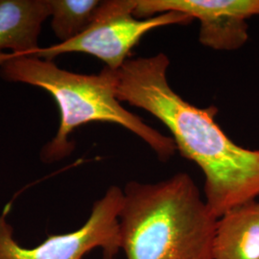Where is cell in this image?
Masks as SVG:
<instances>
[{
	"label": "cell",
	"instance_id": "1",
	"mask_svg": "<svg viewBox=\"0 0 259 259\" xmlns=\"http://www.w3.org/2000/svg\"><path fill=\"white\" fill-rule=\"evenodd\" d=\"M170 65L162 52L130 58L116 70L120 102L147 111L172 135L177 150L204 176V201L217 219L259 197V150L241 147L215 120V106L198 108L185 101L167 79Z\"/></svg>",
	"mask_w": 259,
	"mask_h": 259
},
{
	"label": "cell",
	"instance_id": "2",
	"mask_svg": "<svg viewBox=\"0 0 259 259\" xmlns=\"http://www.w3.org/2000/svg\"><path fill=\"white\" fill-rule=\"evenodd\" d=\"M0 77L9 83L33 85L49 93L60 112L55 137L40 150V159L53 163L69 157L76 147L70 139L75 130L92 122L119 125L142 139L159 159L176 153L171 137L152 128L126 110L116 96V70L104 67L97 74L76 73L59 67L54 61L32 56L0 53Z\"/></svg>",
	"mask_w": 259,
	"mask_h": 259
},
{
	"label": "cell",
	"instance_id": "3",
	"mask_svg": "<svg viewBox=\"0 0 259 259\" xmlns=\"http://www.w3.org/2000/svg\"><path fill=\"white\" fill-rule=\"evenodd\" d=\"M217 220L187 173L132 181L123 189L121 249L127 259H212Z\"/></svg>",
	"mask_w": 259,
	"mask_h": 259
},
{
	"label": "cell",
	"instance_id": "4",
	"mask_svg": "<svg viewBox=\"0 0 259 259\" xmlns=\"http://www.w3.org/2000/svg\"><path fill=\"white\" fill-rule=\"evenodd\" d=\"M137 0L101 1L91 24L74 38L39 47L26 56L54 61L58 56L83 53L102 61L111 70H118L129 60L131 51L150 31L169 25H187L191 17L168 12L147 19L135 16Z\"/></svg>",
	"mask_w": 259,
	"mask_h": 259
},
{
	"label": "cell",
	"instance_id": "5",
	"mask_svg": "<svg viewBox=\"0 0 259 259\" xmlns=\"http://www.w3.org/2000/svg\"><path fill=\"white\" fill-rule=\"evenodd\" d=\"M123 189L112 185L93 205L83 226L72 232L51 234L35 248L21 247L14 238L7 221L8 207L0 215V259H83L94 249H101L103 258L114 259L121 249L119 214Z\"/></svg>",
	"mask_w": 259,
	"mask_h": 259
},
{
	"label": "cell",
	"instance_id": "6",
	"mask_svg": "<svg viewBox=\"0 0 259 259\" xmlns=\"http://www.w3.org/2000/svg\"><path fill=\"white\" fill-rule=\"evenodd\" d=\"M168 12L198 19L204 47L234 51L249 39L248 19L259 16V0H137L135 16L147 19Z\"/></svg>",
	"mask_w": 259,
	"mask_h": 259
},
{
	"label": "cell",
	"instance_id": "7",
	"mask_svg": "<svg viewBox=\"0 0 259 259\" xmlns=\"http://www.w3.org/2000/svg\"><path fill=\"white\" fill-rule=\"evenodd\" d=\"M49 15L47 0H0V53L26 56L36 51Z\"/></svg>",
	"mask_w": 259,
	"mask_h": 259
},
{
	"label": "cell",
	"instance_id": "8",
	"mask_svg": "<svg viewBox=\"0 0 259 259\" xmlns=\"http://www.w3.org/2000/svg\"><path fill=\"white\" fill-rule=\"evenodd\" d=\"M212 259H259V202L251 201L217 220Z\"/></svg>",
	"mask_w": 259,
	"mask_h": 259
},
{
	"label": "cell",
	"instance_id": "9",
	"mask_svg": "<svg viewBox=\"0 0 259 259\" xmlns=\"http://www.w3.org/2000/svg\"><path fill=\"white\" fill-rule=\"evenodd\" d=\"M50 26L60 42L80 35L93 21L99 0H47Z\"/></svg>",
	"mask_w": 259,
	"mask_h": 259
}]
</instances>
